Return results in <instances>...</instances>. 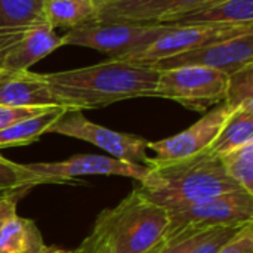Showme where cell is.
I'll return each instance as SVG.
<instances>
[{
	"label": "cell",
	"instance_id": "31",
	"mask_svg": "<svg viewBox=\"0 0 253 253\" xmlns=\"http://www.w3.org/2000/svg\"><path fill=\"white\" fill-rule=\"evenodd\" d=\"M39 253H76V251L61 249V248H56V246H46L42 252Z\"/></svg>",
	"mask_w": 253,
	"mask_h": 253
},
{
	"label": "cell",
	"instance_id": "14",
	"mask_svg": "<svg viewBox=\"0 0 253 253\" xmlns=\"http://www.w3.org/2000/svg\"><path fill=\"white\" fill-rule=\"evenodd\" d=\"M0 105L19 108H43L59 105L43 74L22 71H0Z\"/></svg>",
	"mask_w": 253,
	"mask_h": 253
},
{
	"label": "cell",
	"instance_id": "3",
	"mask_svg": "<svg viewBox=\"0 0 253 253\" xmlns=\"http://www.w3.org/2000/svg\"><path fill=\"white\" fill-rule=\"evenodd\" d=\"M168 230V211L133 188L116 208L99 213L92 233L110 253H144L156 246Z\"/></svg>",
	"mask_w": 253,
	"mask_h": 253
},
{
	"label": "cell",
	"instance_id": "19",
	"mask_svg": "<svg viewBox=\"0 0 253 253\" xmlns=\"http://www.w3.org/2000/svg\"><path fill=\"white\" fill-rule=\"evenodd\" d=\"M98 6L93 0H44L43 15L50 28H73L96 18Z\"/></svg>",
	"mask_w": 253,
	"mask_h": 253
},
{
	"label": "cell",
	"instance_id": "21",
	"mask_svg": "<svg viewBox=\"0 0 253 253\" xmlns=\"http://www.w3.org/2000/svg\"><path fill=\"white\" fill-rule=\"evenodd\" d=\"M43 4L44 0H0V28L47 25Z\"/></svg>",
	"mask_w": 253,
	"mask_h": 253
},
{
	"label": "cell",
	"instance_id": "30",
	"mask_svg": "<svg viewBox=\"0 0 253 253\" xmlns=\"http://www.w3.org/2000/svg\"><path fill=\"white\" fill-rule=\"evenodd\" d=\"M168 240H169V236L166 234V236H165V237H163V239H162L156 246H153L151 249H148L147 252H144V253H160V251H162V249L165 248V245L168 243Z\"/></svg>",
	"mask_w": 253,
	"mask_h": 253
},
{
	"label": "cell",
	"instance_id": "33",
	"mask_svg": "<svg viewBox=\"0 0 253 253\" xmlns=\"http://www.w3.org/2000/svg\"><path fill=\"white\" fill-rule=\"evenodd\" d=\"M0 199H1V197H0Z\"/></svg>",
	"mask_w": 253,
	"mask_h": 253
},
{
	"label": "cell",
	"instance_id": "29",
	"mask_svg": "<svg viewBox=\"0 0 253 253\" xmlns=\"http://www.w3.org/2000/svg\"><path fill=\"white\" fill-rule=\"evenodd\" d=\"M92 236H93V239H95V253H110L108 252V249H107V246L104 245V242H102L95 233H92Z\"/></svg>",
	"mask_w": 253,
	"mask_h": 253
},
{
	"label": "cell",
	"instance_id": "24",
	"mask_svg": "<svg viewBox=\"0 0 253 253\" xmlns=\"http://www.w3.org/2000/svg\"><path fill=\"white\" fill-rule=\"evenodd\" d=\"M213 228L185 227L176 231H168L169 240L160 253H190Z\"/></svg>",
	"mask_w": 253,
	"mask_h": 253
},
{
	"label": "cell",
	"instance_id": "20",
	"mask_svg": "<svg viewBox=\"0 0 253 253\" xmlns=\"http://www.w3.org/2000/svg\"><path fill=\"white\" fill-rule=\"evenodd\" d=\"M42 184H55L52 179L44 178L27 168L7 160L0 154V197L19 194L24 196L31 188Z\"/></svg>",
	"mask_w": 253,
	"mask_h": 253
},
{
	"label": "cell",
	"instance_id": "7",
	"mask_svg": "<svg viewBox=\"0 0 253 253\" xmlns=\"http://www.w3.org/2000/svg\"><path fill=\"white\" fill-rule=\"evenodd\" d=\"M168 231H176L185 227H243L253 222V194L245 190L230 191L182 209L168 211Z\"/></svg>",
	"mask_w": 253,
	"mask_h": 253
},
{
	"label": "cell",
	"instance_id": "22",
	"mask_svg": "<svg viewBox=\"0 0 253 253\" xmlns=\"http://www.w3.org/2000/svg\"><path fill=\"white\" fill-rule=\"evenodd\" d=\"M225 173L246 193L253 194V142L219 156Z\"/></svg>",
	"mask_w": 253,
	"mask_h": 253
},
{
	"label": "cell",
	"instance_id": "11",
	"mask_svg": "<svg viewBox=\"0 0 253 253\" xmlns=\"http://www.w3.org/2000/svg\"><path fill=\"white\" fill-rule=\"evenodd\" d=\"M231 113L233 111L221 102L206 111L205 116L188 129L170 138L148 142V150L154 153V157H151V165L178 162L209 150Z\"/></svg>",
	"mask_w": 253,
	"mask_h": 253
},
{
	"label": "cell",
	"instance_id": "10",
	"mask_svg": "<svg viewBox=\"0 0 253 253\" xmlns=\"http://www.w3.org/2000/svg\"><path fill=\"white\" fill-rule=\"evenodd\" d=\"M61 47V36L49 25L0 28V71L30 70Z\"/></svg>",
	"mask_w": 253,
	"mask_h": 253
},
{
	"label": "cell",
	"instance_id": "18",
	"mask_svg": "<svg viewBox=\"0 0 253 253\" xmlns=\"http://www.w3.org/2000/svg\"><path fill=\"white\" fill-rule=\"evenodd\" d=\"M249 142H253V107H242L228 116L209 151L222 156Z\"/></svg>",
	"mask_w": 253,
	"mask_h": 253
},
{
	"label": "cell",
	"instance_id": "6",
	"mask_svg": "<svg viewBox=\"0 0 253 253\" xmlns=\"http://www.w3.org/2000/svg\"><path fill=\"white\" fill-rule=\"evenodd\" d=\"M47 133H58L86 141L107 151L111 157L138 165H151L147 154L148 141L130 135L111 130L87 120L80 110H67L49 129Z\"/></svg>",
	"mask_w": 253,
	"mask_h": 253
},
{
	"label": "cell",
	"instance_id": "28",
	"mask_svg": "<svg viewBox=\"0 0 253 253\" xmlns=\"http://www.w3.org/2000/svg\"><path fill=\"white\" fill-rule=\"evenodd\" d=\"M76 253H95V239L92 234L84 239V242L76 249Z\"/></svg>",
	"mask_w": 253,
	"mask_h": 253
},
{
	"label": "cell",
	"instance_id": "2",
	"mask_svg": "<svg viewBox=\"0 0 253 253\" xmlns=\"http://www.w3.org/2000/svg\"><path fill=\"white\" fill-rule=\"evenodd\" d=\"M135 188L166 211L182 209L242 190L225 173L219 156L209 150L178 162L151 165L145 181Z\"/></svg>",
	"mask_w": 253,
	"mask_h": 253
},
{
	"label": "cell",
	"instance_id": "16",
	"mask_svg": "<svg viewBox=\"0 0 253 253\" xmlns=\"http://www.w3.org/2000/svg\"><path fill=\"white\" fill-rule=\"evenodd\" d=\"M67 111L65 107H49L34 116L25 117L9 127L0 130V150L10 147L30 145L40 139L43 133H47L52 125Z\"/></svg>",
	"mask_w": 253,
	"mask_h": 253
},
{
	"label": "cell",
	"instance_id": "23",
	"mask_svg": "<svg viewBox=\"0 0 253 253\" xmlns=\"http://www.w3.org/2000/svg\"><path fill=\"white\" fill-rule=\"evenodd\" d=\"M224 104L231 111L242 107H253V64H248L228 76Z\"/></svg>",
	"mask_w": 253,
	"mask_h": 253
},
{
	"label": "cell",
	"instance_id": "13",
	"mask_svg": "<svg viewBox=\"0 0 253 253\" xmlns=\"http://www.w3.org/2000/svg\"><path fill=\"white\" fill-rule=\"evenodd\" d=\"M215 0H116L98 6L95 21L163 24L168 18L194 10Z\"/></svg>",
	"mask_w": 253,
	"mask_h": 253
},
{
	"label": "cell",
	"instance_id": "12",
	"mask_svg": "<svg viewBox=\"0 0 253 253\" xmlns=\"http://www.w3.org/2000/svg\"><path fill=\"white\" fill-rule=\"evenodd\" d=\"M27 168L55 184H68L82 175H107L126 176L136 179L139 184L145 181L150 173V166L129 163L111 156L99 154H77L64 162L55 163H30Z\"/></svg>",
	"mask_w": 253,
	"mask_h": 253
},
{
	"label": "cell",
	"instance_id": "15",
	"mask_svg": "<svg viewBox=\"0 0 253 253\" xmlns=\"http://www.w3.org/2000/svg\"><path fill=\"white\" fill-rule=\"evenodd\" d=\"M163 24L173 27L253 24V0H215L194 10L170 16Z\"/></svg>",
	"mask_w": 253,
	"mask_h": 253
},
{
	"label": "cell",
	"instance_id": "17",
	"mask_svg": "<svg viewBox=\"0 0 253 253\" xmlns=\"http://www.w3.org/2000/svg\"><path fill=\"white\" fill-rule=\"evenodd\" d=\"M46 248L34 221L12 216L0 228V253H39Z\"/></svg>",
	"mask_w": 253,
	"mask_h": 253
},
{
	"label": "cell",
	"instance_id": "5",
	"mask_svg": "<svg viewBox=\"0 0 253 253\" xmlns=\"http://www.w3.org/2000/svg\"><path fill=\"white\" fill-rule=\"evenodd\" d=\"M228 74L208 67H176L159 71L157 98H165L182 107L206 113L224 102Z\"/></svg>",
	"mask_w": 253,
	"mask_h": 253
},
{
	"label": "cell",
	"instance_id": "25",
	"mask_svg": "<svg viewBox=\"0 0 253 253\" xmlns=\"http://www.w3.org/2000/svg\"><path fill=\"white\" fill-rule=\"evenodd\" d=\"M216 253H253V222L242 227Z\"/></svg>",
	"mask_w": 253,
	"mask_h": 253
},
{
	"label": "cell",
	"instance_id": "27",
	"mask_svg": "<svg viewBox=\"0 0 253 253\" xmlns=\"http://www.w3.org/2000/svg\"><path fill=\"white\" fill-rule=\"evenodd\" d=\"M19 194H10L0 199V228L4 225L6 221H9L12 216L16 215V203L19 200Z\"/></svg>",
	"mask_w": 253,
	"mask_h": 253
},
{
	"label": "cell",
	"instance_id": "26",
	"mask_svg": "<svg viewBox=\"0 0 253 253\" xmlns=\"http://www.w3.org/2000/svg\"><path fill=\"white\" fill-rule=\"evenodd\" d=\"M49 107H43V108H19V107H6V105H0V130L9 127L10 125L34 116L43 110H46Z\"/></svg>",
	"mask_w": 253,
	"mask_h": 253
},
{
	"label": "cell",
	"instance_id": "1",
	"mask_svg": "<svg viewBox=\"0 0 253 253\" xmlns=\"http://www.w3.org/2000/svg\"><path fill=\"white\" fill-rule=\"evenodd\" d=\"M43 77L61 107L83 111L156 96L159 71L125 59H108L83 68L47 73Z\"/></svg>",
	"mask_w": 253,
	"mask_h": 253
},
{
	"label": "cell",
	"instance_id": "4",
	"mask_svg": "<svg viewBox=\"0 0 253 253\" xmlns=\"http://www.w3.org/2000/svg\"><path fill=\"white\" fill-rule=\"evenodd\" d=\"M169 24H141L126 21H90L68 30L61 46H82L123 59L141 50L172 30Z\"/></svg>",
	"mask_w": 253,
	"mask_h": 253
},
{
	"label": "cell",
	"instance_id": "8",
	"mask_svg": "<svg viewBox=\"0 0 253 253\" xmlns=\"http://www.w3.org/2000/svg\"><path fill=\"white\" fill-rule=\"evenodd\" d=\"M253 31V24H222V25H185L172 27L170 31L159 37L147 47L136 50L125 61L130 62H151L163 58L175 56L190 50H196L203 46L219 43L228 39Z\"/></svg>",
	"mask_w": 253,
	"mask_h": 253
},
{
	"label": "cell",
	"instance_id": "9",
	"mask_svg": "<svg viewBox=\"0 0 253 253\" xmlns=\"http://www.w3.org/2000/svg\"><path fill=\"white\" fill-rule=\"evenodd\" d=\"M142 64L156 71H165L176 67H208L219 70L225 74H233L237 70L253 64V31L228 39L219 43L199 47L185 53L163 58L151 62H136Z\"/></svg>",
	"mask_w": 253,
	"mask_h": 253
},
{
	"label": "cell",
	"instance_id": "32",
	"mask_svg": "<svg viewBox=\"0 0 253 253\" xmlns=\"http://www.w3.org/2000/svg\"><path fill=\"white\" fill-rule=\"evenodd\" d=\"M96 3V6H101V4H105V3H111V1H116V0H93Z\"/></svg>",
	"mask_w": 253,
	"mask_h": 253
}]
</instances>
